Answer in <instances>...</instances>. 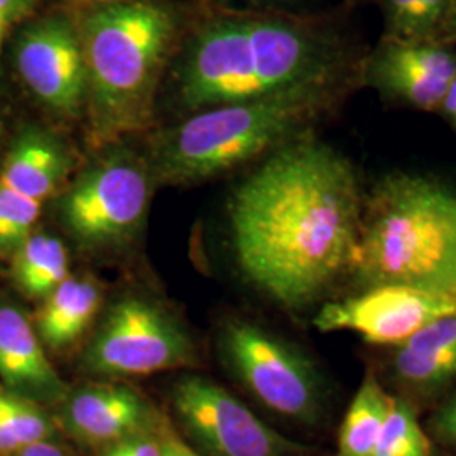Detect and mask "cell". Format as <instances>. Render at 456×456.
<instances>
[{"instance_id":"cell-2","label":"cell","mask_w":456,"mask_h":456,"mask_svg":"<svg viewBox=\"0 0 456 456\" xmlns=\"http://www.w3.org/2000/svg\"><path fill=\"white\" fill-rule=\"evenodd\" d=\"M362 58L333 26L274 12H225L181 51L173 98L186 115L310 88H354Z\"/></svg>"},{"instance_id":"cell-3","label":"cell","mask_w":456,"mask_h":456,"mask_svg":"<svg viewBox=\"0 0 456 456\" xmlns=\"http://www.w3.org/2000/svg\"><path fill=\"white\" fill-rule=\"evenodd\" d=\"M77 28L86 66L88 141L97 149L117 146L154 120L176 16L159 0H132L83 11Z\"/></svg>"},{"instance_id":"cell-17","label":"cell","mask_w":456,"mask_h":456,"mask_svg":"<svg viewBox=\"0 0 456 456\" xmlns=\"http://www.w3.org/2000/svg\"><path fill=\"white\" fill-rule=\"evenodd\" d=\"M397 377L412 387L433 389L456 375V314L424 326L394 355Z\"/></svg>"},{"instance_id":"cell-9","label":"cell","mask_w":456,"mask_h":456,"mask_svg":"<svg viewBox=\"0 0 456 456\" xmlns=\"http://www.w3.org/2000/svg\"><path fill=\"white\" fill-rule=\"evenodd\" d=\"M171 403L184 431L207 455L286 456L293 448L208 377H181Z\"/></svg>"},{"instance_id":"cell-1","label":"cell","mask_w":456,"mask_h":456,"mask_svg":"<svg viewBox=\"0 0 456 456\" xmlns=\"http://www.w3.org/2000/svg\"><path fill=\"white\" fill-rule=\"evenodd\" d=\"M362 213L352 163L303 134L271 151L230 196L233 259L279 306L308 308L352 271Z\"/></svg>"},{"instance_id":"cell-11","label":"cell","mask_w":456,"mask_h":456,"mask_svg":"<svg viewBox=\"0 0 456 456\" xmlns=\"http://www.w3.org/2000/svg\"><path fill=\"white\" fill-rule=\"evenodd\" d=\"M450 314H456V296L377 286L359 296L326 303L313 323L325 333L352 331L365 342L401 346L424 326Z\"/></svg>"},{"instance_id":"cell-32","label":"cell","mask_w":456,"mask_h":456,"mask_svg":"<svg viewBox=\"0 0 456 456\" xmlns=\"http://www.w3.org/2000/svg\"><path fill=\"white\" fill-rule=\"evenodd\" d=\"M5 20L0 17V41H2V36H4V31H5Z\"/></svg>"},{"instance_id":"cell-7","label":"cell","mask_w":456,"mask_h":456,"mask_svg":"<svg viewBox=\"0 0 456 456\" xmlns=\"http://www.w3.org/2000/svg\"><path fill=\"white\" fill-rule=\"evenodd\" d=\"M195 342L180 318L161 303L126 294L107 310L83 350L82 370L103 379H126L191 367Z\"/></svg>"},{"instance_id":"cell-29","label":"cell","mask_w":456,"mask_h":456,"mask_svg":"<svg viewBox=\"0 0 456 456\" xmlns=\"http://www.w3.org/2000/svg\"><path fill=\"white\" fill-rule=\"evenodd\" d=\"M16 456H68L65 450L54 441H41L22 448Z\"/></svg>"},{"instance_id":"cell-21","label":"cell","mask_w":456,"mask_h":456,"mask_svg":"<svg viewBox=\"0 0 456 456\" xmlns=\"http://www.w3.org/2000/svg\"><path fill=\"white\" fill-rule=\"evenodd\" d=\"M54 435L43 406L0 389V456H16L29 444L54 440Z\"/></svg>"},{"instance_id":"cell-24","label":"cell","mask_w":456,"mask_h":456,"mask_svg":"<svg viewBox=\"0 0 456 456\" xmlns=\"http://www.w3.org/2000/svg\"><path fill=\"white\" fill-rule=\"evenodd\" d=\"M102 456H163V450L159 438L142 433L105 446Z\"/></svg>"},{"instance_id":"cell-8","label":"cell","mask_w":456,"mask_h":456,"mask_svg":"<svg viewBox=\"0 0 456 456\" xmlns=\"http://www.w3.org/2000/svg\"><path fill=\"white\" fill-rule=\"evenodd\" d=\"M220 355L228 370L265 408L310 423L320 412V377L310 359L261 326L230 320L220 330Z\"/></svg>"},{"instance_id":"cell-20","label":"cell","mask_w":456,"mask_h":456,"mask_svg":"<svg viewBox=\"0 0 456 456\" xmlns=\"http://www.w3.org/2000/svg\"><path fill=\"white\" fill-rule=\"evenodd\" d=\"M389 39H441L453 0H377Z\"/></svg>"},{"instance_id":"cell-22","label":"cell","mask_w":456,"mask_h":456,"mask_svg":"<svg viewBox=\"0 0 456 456\" xmlns=\"http://www.w3.org/2000/svg\"><path fill=\"white\" fill-rule=\"evenodd\" d=\"M372 456H431L423 426L404 399L391 397Z\"/></svg>"},{"instance_id":"cell-10","label":"cell","mask_w":456,"mask_h":456,"mask_svg":"<svg viewBox=\"0 0 456 456\" xmlns=\"http://www.w3.org/2000/svg\"><path fill=\"white\" fill-rule=\"evenodd\" d=\"M20 80L49 112L80 118L86 107V66L75 22L63 16L39 19L17 37Z\"/></svg>"},{"instance_id":"cell-31","label":"cell","mask_w":456,"mask_h":456,"mask_svg":"<svg viewBox=\"0 0 456 456\" xmlns=\"http://www.w3.org/2000/svg\"><path fill=\"white\" fill-rule=\"evenodd\" d=\"M443 41H446L450 45L456 43V0H453V4H452V11H450V16H448L444 31H443Z\"/></svg>"},{"instance_id":"cell-28","label":"cell","mask_w":456,"mask_h":456,"mask_svg":"<svg viewBox=\"0 0 456 456\" xmlns=\"http://www.w3.org/2000/svg\"><path fill=\"white\" fill-rule=\"evenodd\" d=\"M436 114H440L456 132V75L441 100Z\"/></svg>"},{"instance_id":"cell-19","label":"cell","mask_w":456,"mask_h":456,"mask_svg":"<svg viewBox=\"0 0 456 456\" xmlns=\"http://www.w3.org/2000/svg\"><path fill=\"white\" fill-rule=\"evenodd\" d=\"M391 395L379 380L367 375L343 418L338 456H372L386 421Z\"/></svg>"},{"instance_id":"cell-25","label":"cell","mask_w":456,"mask_h":456,"mask_svg":"<svg viewBox=\"0 0 456 456\" xmlns=\"http://www.w3.org/2000/svg\"><path fill=\"white\" fill-rule=\"evenodd\" d=\"M433 428L440 440L456 446V395L441 408L433 421Z\"/></svg>"},{"instance_id":"cell-6","label":"cell","mask_w":456,"mask_h":456,"mask_svg":"<svg viewBox=\"0 0 456 456\" xmlns=\"http://www.w3.org/2000/svg\"><path fill=\"white\" fill-rule=\"evenodd\" d=\"M152 186L147 159L127 149H112L60 196L58 220L85 252L126 248L144 227Z\"/></svg>"},{"instance_id":"cell-5","label":"cell","mask_w":456,"mask_h":456,"mask_svg":"<svg viewBox=\"0 0 456 456\" xmlns=\"http://www.w3.org/2000/svg\"><path fill=\"white\" fill-rule=\"evenodd\" d=\"M352 88H310L190 114L154 135L147 164L154 183L195 184L269 154L303 135Z\"/></svg>"},{"instance_id":"cell-12","label":"cell","mask_w":456,"mask_h":456,"mask_svg":"<svg viewBox=\"0 0 456 456\" xmlns=\"http://www.w3.org/2000/svg\"><path fill=\"white\" fill-rule=\"evenodd\" d=\"M456 75V49L441 39H389L360 61V85L380 97L421 112H438Z\"/></svg>"},{"instance_id":"cell-16","label":"cell","mask_w":456,"mask_h":456,"mask_svg":"<svg viewBox=\"0 0 456 456\" xmlns=\"http://www.w3.org/2000/svg\"><path fill=\"white\" fill-rule=\"evenodd\" d=\"M102 303L103 291L94 277H68L37 311L34 326L43 345L53 350L75 345L95 322Z\"/></svg>"},{"instance_id":"cell-14","label":"cell","mask_w":456,"mask_h":456,"mask_svg":"<svg viewBox=\"0 0 456 456\" xmlns=\"http://www.w3.org/2000/svg\"><path fill=\"white\" fill-rule=\"evenodd\" d=\"M0 382L39 406H60L69 387L49 362L28 313L0 297Z\"/></svg>"},{"instance_id":"cell-26","label":"cell","mask_w":456,"mask_h":456,"mask_svg":"<svg viewBox=\"0 0 456 456\" xmlns=\"http://www.w3.org/2000/svg\"><path fill=\"white\" fill-rule=\"evenodd\" d=\"M159 443H161L163 456H200L191 446H188L184 441L178 438V436H176L171 429H167V428L161 431Z\"/></svg>"},{"instance_id":"cell-27","label":"cell","mask_w":456,"mask_h":456,"mask_svg":"<svg viewBox=\"0 0 456 456\" xmlns=\"http://www.w3.org/2000/svg\"><path fill=\"white\" fill-rule=\"evenodd\" d=\"M36 0H0V17L5 24L19 20L33 11Z\"/></svg>"},{"instance_id":"cell-15","label":"cell","mask_w":456,"mask_h":456,"mask_svg":"<svg viewBox=\"0 0 456 456\" xmlns=\"http://www.w3.org/2000/svg\"><path fill=\"white\" fill-rule=\"evenodd\" d=\"M69 166V152L56 135L29 127L17 135L5 154L0 184L45 205L58 191Z\"/></svg>"},{"instance_id":"cell-23","label":"cell","mask_w":456,"mask_h":456,"mask_svg":"<svg viewBox=\"0 0 456 456\" xmlns=\"http://www.w3.org/2000/svg\"><path fill=\"white\" fill-rule=\"evenodd\" d=\"M43 203L0 184V259H11L36 227Z\"/></svg>"},{"instance_id":"cell-4","label":"cell","mask_w":456,"mask_h":456,"mask_svg":"<svg viewBox=\"0 0 456 456\" xmlns=\"http://www.w3.org/2000/svg\"><path fill=\"white\" fill-rule=\"evenodd\" d=\"M354 273L369 288L456 296V191L419 175L380 181L363 203Z\"/></svg>"},{"instance_id":"cell-30","label":"cell","mask_w":456,"mask_h":456,"mask_svg":"<svg viewBox=\"0 0 456 456\" xmlns=\"http://www.w3.org/2000/svg\"><path fill=\"white\" fill-rule=\"evenodd\" d=\"M66 4L88 11V9H95V7H105V5H114V4H122V2H132V0H63Z\"/></svg>"},{"instance_id":"cell-13","label":"cell","mask_w":456,"mask_h":456,"mask_svg":"<svg viewBox=\"0 0 456 456\" xmlns=\"http://www.w3.org/2000/svg\"><path fill=\"white\" fill-rule=\"evenodd\" d=\"M61 406V423L77 440L109 446L135 435L151 433L156 423L146 399L126 384H88L68 392Z\"/></svg>"},{"instance_id":"cell-18","label":"cell","mask_w":456,"mask_h":456,"mask_svg":"<svg viewBox=\"0 0 456 456\" xmlns=\"http://www.w3.org/2000/svg\"><path fill=\"white\" fill-rule=\"evenodd\" d=\"M11 259L16 288L29 299H46L69 277L65 242L48 232L34 230Z\"/></svg>"},{"instance_id":"cell-33","label":"cell","mask_w":456,"mask_h":456,"mask_svg":"<svg viewBox=\"0 0 456 456\" xmlns=\"http://www.w3.org/2000/svg\"><path fill=\"white\" fill-rule=\"evenodd\" d=\"M0 134H2V131H0Z\"/></svg>"}]
</instances>
